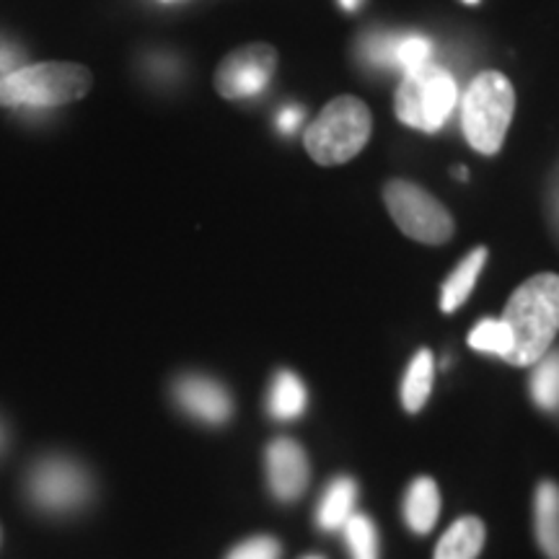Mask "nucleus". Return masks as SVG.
Returning a JSON list of instances; mask_svg holds the SVG:
<instances>
[{
  "label": "nucleus",
  "instance_id": "obj_1",
  "mask_svg": "<svg viewBox=\"0 0 559 559\" xmlns=\"http://www.w3.org/2000/svg\"><path fill=\"white\" fill-rule=\"evenodd\" d=\"M500 321L513 337V349L506 358L510 366H536L559 332V275L542 272L519 285Z\"/></svg>",
  "mask_w": 559,
  "mask_h": 559
},
{
  "label": "nucleus",
  "instance_id": "obj_2",
  "mask_svg": "<svg viewBox=\"0 0 559 559\" xmlns=\"http://www.w3.org/2000/svg\"><path fill=\"white\" fill-rule=\"evenodd\" d=\"M370 130H373V117L368 104L358 96H337L309 124L304 145L317 164L342 166L366 148Z\"/></svg>",
  "mask_w": 559,
  "mask_h": 559
},
{
  "label": "nucleus",
  "instance_id": "obj_3",
  "mask_svg": "<svg viewBox=\"0 0 559 559\" xmlns=\"http://www.w3.org/2000/svg\"><path fill=\"white\" fill-rule=\"evenodd\" d=\"M94 86V75L79 62H41L0 79V107H58L79 102Z\"/></svg>",
  "mask_w": 559,
  "mask_h": 559
},
{
  "label": "nucleus",
  "instance_id": "obj_4",
  "mask_svg": "<svg viewBox=\"0 0 559 559\" xmlns=\"http://www.w3.org/2000/svg\"><path fill=\"white\" fill-rule=\"evenodd\" d=\"M515 111V91L502 73L487 70L477 75L472 86L466 88L464 111H461V122H464V135L477 153L495 156L506 143L508 128L513 122Z\"/></svg>",
  "mask_w": 559,
  "mask_h": 559
},
{
  "label": "nucleus",
  "instance_id": "obj_5",
  "mask_svg": "<svg viewBox=\"0 0 559 559\" xmlns=\"http://www.w3.org/2000/svg\"><path fill=\"white\" fill-rule=\"evenodd\" d=\"M459 88L451 73L440 66L409 70L396 88V117L409 128L423 132H436L445 124L456 107Z\"/></svg>",
  "mask_w": 559,
  "mask_h": 559
},
{
  "label": "nucleus",
  "instance_id": "obj_6",
  "mask_svg": "<svg viewBox=\"0 0 559 559\" xmlns=\"http://www.w3.org/2000/svg\"><path fill=\"white\" fill-rule=\"evenodd\" d=\"M383 202H386L391 218L404 236L419 243L440 247L453 236V218L440 202L425 192L419 185L404 179H391L383 187Z\"/></svg>",
  "mask_w": 559,
  "mask_h": 559
},
{
  "label": "nucleus",
  "instance_id": "obj_7",
  "mask_svg": "<svg viewBox=\"0 0 559 559\" xmlns=\"http://www.w3.org/2000/svg\"><path fill=\"white\" fill-rule=\"evenodd\" d=\"M26 489L34 506L45 513H70L86 506L91 477L79 461L68 456H45L32 466Z\"/></svg>",
  "mask_w": 559,
  "mask_h": 559
},
{
  "label": "nucleus",
  "instance_id": "obj_8",
  "mask_svg": "<svg viewBox=\"0 0 559 559\" xmlns=\"http://www.w3.org/2000/svg\"><path fill=\"white\" fill-rule=\"evenodd\" d=\"M277 68V50L264 41L243 45L223 58L215 70V88L223 99H249L267 86Z\"/></svg>",
  "mask_w": 559,
  "mask_h": 559
},
{
  "label": "nucleus",
  "instance_id": "obj_9",
  "mask_svg": "<svg viewBox=\"0 0 559 559\" xmlns=\"http://www.w3.org/2000/svg\"><path fill=\"white\" fill-rule=\"evenodd\" d=\"M267 481L272 495L283 502H293L309 487L311 469L306 451L293 438H275L267 445Z\"/></svg>",
  "mask_w": 559,
  "mask_h": 559
},
{
  "label": "nucleus",
  "instance_id": "obj_10",
  "mask_svg": "<svg viewBox=\"0 0 559 559\" xmlns=\"http://www.w3.org/2000/svg\"><path fill=\"white\" fill-rule=\"evenodd\" d=\"M174 400L179 407L194 419L207 425H223L234 415V402L230 394L215 379L207 376H181L174 383Z\"/></svg>",
  "mask_w": 559,
  "mask_h": 559
},
{
  "label": "nucleus",
  "instance_id": "obj_11",
  "mask_svg": "<svg viewBox=\"0 0 559 559\" xmlns=\"http://www.w3.org/2000/svg\"><path fill=\"white\" fill-rule=\"evenodd\" d=\"M536 542L549 559H559V485L551 479L539 481L534 498Z\"/></svg>",
  "mask_w": 559,
  "mask_h": 559
},
{
  "label": "nucleus",
  "instance_id": "obj_12",
  "mask_svg": "<svg viewBox=\"0 0 559 559\" xmlns=\"http://www.w3.org/2000/svg\"><path fill=\"white\" fill-rule=\"evenodd\" d=\"M440 492L430 477H417L404 495V521L415 534H430L438 523Z\"/></svg>",
  "mask_w": 559,
  "mask_h": 559
},
{
  "label": "nucleus",
  "instance_id": "obj_13",
  "mask_svg": "<svg viewBox=\"0 0 559 559\" xmlns=\"http://www.w3.org/2000/svg\"><path fill=\"white\" fill-rule=\"evenodd\" d=\"M487 528L477 515H464L440 536L436 559H477L485 547Z\"/></svg>",
  "mask_w": 559,
  "mask_h": 559
},
{
  "label": "nucleus",
  "instance_id": "obj_14",
  "mask_svg": "<svg viewBox=\"0 0 559 559\" xmlns=\"http://www.w3.org/2000/svg\"><path fill=\"white\" fill-rule=\"evenodd\" d=\"M485 262H487V249L477 247L456 270L451 272V277L443 283V293H440V309L445 313H453L459 306L466 304V298L472 296L474 285H477V277L481 267H485Z\"/></svg>",
  "mask_w": 559,
  "mask_h": 559
},
{
  "label": "nucleus",
  "instance_id": "obj_15",
  "mask_svg": "<svg viewBox=\"0 0 559 559\" xmlns=\"http://www.w3.org/2000/svg\"><path fill=\"white\" fill-rule=\"evenodd\" d=\"M355 498H358V485H355V479H334L332 485L326 487L324 498H321V506L317 510L319 526L324 531H337L345 526L349 515H353Z\"/></svg>",
  "mask_w": 559,
  "mask_h": 559
},
{
  "label": "nucleus",
  "instance_id": "obj_16",
  "mask_svg": "<svg viewBox=\"0 0 559 559\" xmlns=\"http://www.w3.org/2000/svg\"><path fill=\"white\" fill-rule=\"evenodd\" d=\"M432 379H436V360H432V353L430 349H419L415 358H412L402 381V404L409 415H415V412L425 407V402H428L432 391Z\"/></svg>",
  "mask_w": 559,
  "mask_h": 559
},
{
  "label": "nucleus",
  "instance_id": "obj_17",
  "mask_svg": "<svg viewBox=\"0 0 559 559\" xmlns=\"http://www.w3.org/2000/svg\"><path fill=\"white\" fill-rule=\"evenodd\" d=\"M306 409V389L296 373L290 370H280L275 383H272L270 394V412L277 419H293L300 417Z\"/></svg>",
  "mask_w": 559,
  "mask_h": 559
},
{
  "label": "nucleus",
  "instance_id": "obj_18",
  "mask_svg": "<svg viewBox=\"0 0 559 559\" xmlns=\"http://www.w3.org/2000/svg\"><path fill=\"white\" fill-rule=\"evenodd\" d=\"M531 394H534V402L544 409L559 407V353L544 355L536 362L534 379H531Z\"/></svg>",
  "mask_w": 559,
  "mask_h": 559
},
{
  "label": "nucleus",
  "instance_id": "obj_19",
  "mask_svg": "<svg viewBox=\"0 0 559 559\" xmlns=\"http://www.w3.org/2000/svg\"><path fill=\"white\" fill-rule=\"evenodd\" d=\"M342 528L353 559H379V531L368 515L353 513Z\"/></svg>",
  "mask_w": 559,
  "mask_h": 559
},
{
  "label": "nucleus",
  "instance_id": "obj_20",
  "mask_svg": "<svg viewBox=\"0 0 559 559\" xmlns=\"http://www.w3.org/2000/svg\"><path fill=\"white\" fill-rule=\"evenodd\" d=\"M469 345L477 353L498 355V358L506 360L510 349H513V337H510V330L500 319H485L472 330Z\"/></svg>",
  "mask_w": 559,
  "mask_h": 559
},
{
  "label": "nucleus",
  "instance_id": "obj_21",
  "mask_svg": "<svg viewBox=\"0 0 559 559\" xmlns=\"http://www.w3.org/2000/svg\"><path fill=\"white\" fill-rule=\"evenodd\" d=\"M430 58H432L430 39H425V37H400V45H396V70H402V73H409V70L428 66Z\"/></svg>",
  "mask_w": 559,
  "mask_h": 559
},
{
  "label": "nucleus",
  "instance_id": "obj_22",
  "mask_svg": "<svg viewBox=\"0 0 559 559\" xmlns=\"http://www.w3.org/2000/svg\"><path fill=\"white\" fill-rule=\"evenodd\" d=\"M396 45H400L396 34H379V37H370L366 41L362 55L379 68H396Z\"/></svg>",
  "mask_w": 559,
  "mask_h": 559
},
{
  "label": "nucleus",
  "instance_id": "obj_23",
  "mask_svg": "<svg viewBox=\"0 0 559 559\" xmlns=\"http://www.w3.org/2000/svg\"><path fill=\"white\" fill-rule=\"evenodd\" d=\"M226 559H280V544L272 536H254L230 549Z\"/></svg>",
  "mask_w": 559,
  "mask_h": 559
},
{
  "label": "nucleus",
  "instance_id": "obj_24",
  "mask_svg": "<svg viewBox=\"0 0 559 559\" xmlns=\"http://www.w3.org/2000/svg\"><path fill=\"white\" fill-rule=\"evenodd\" d=\"M300 117H304V111H300L298 107H285L280 109L277 115V128L283 132H296L298 124H300Z\"/></svg>",
  "mask_w": 559,
  "mask_h": 559
},
{
  "label": "nucleus",
  "instance_id": "obj_25",
  "mask_svg": "<svg viewBox=\"0 0 559 559\" xmlns=\"http://www.w3.org/2000/svg\"><path fill=\"white\" fill-rule=\"evenodd\" d=\"M340 5L345 11H358L360 5H362V0H340Z\"/></svg>",
  "mask_w": 559,
  "mask_h": 559
},
{
  "label": "nucleus",
  "instance_id": "obj_26",
  "mask_svg": "<svg viewBox=\"0 0 559 559\" xmlns=\"http://www.w3.org/2000/svg\"><path fill=\"white\" fill-rule=\"evenodd\" d=\"M3 445H5V428L3 423H0V451H3Z\"/></svg>",
  "mask_w": 559,
  "mask_h": 559
},
{
  "label": "nucleus",
  "instance_id": "obj_27",
  "mask_svg": "<svg viewBox=\"0 0 559 559\" xmlns=\"http://www.w3.org/2000/svg\"><path fill=\"white\" fill-rule=\"evenodd\" d=\"M464 3H469V5H474V3H479V0H464Z\"/></svg>",
  "mask_w": 559,
  "mask_h": 559
},
{
  "label": "nucleus",
  "instance_id": "obj_28",
  "mask_svg": "<svg viewBox=\"0 0 559 559\" xmlns=\"http://www.w3.org/2000/svg\"><path fill=\"white\" fill-rule=\"evenodd\" d=\"M309 559H317V557H309Z\"/></svg>",
  "mask_w": 559,
  "mask_h": 559
},
{
  "label": "nucleus",
  "instance_id": "obj_29",
  "mask_svg": "<svg viewBox=\"0 0 559 559\" xmlns=\"http://www.w3.org/2000/svg\"><path fill=\"white\" fill-rule=\"evenodd\" d=\"M166 3H169V0H166Z\"/></svg>",
  "mask_w": 559,
  "mask_h": 559
}]
</instances>
